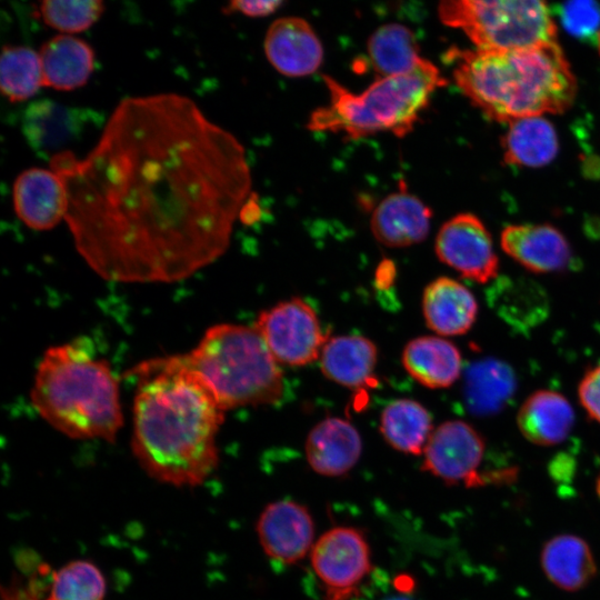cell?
<instances>
[{
    "instance_id": "obj_1",
    "label": "cell",
    "mask_w": 600,
    "mask_h": 600,
    "mask_svg": "<svg viewBox=\"0 0 600 600\" xmlns=\"http://www.w3.org/2000/svg\"><path fill=\"white\" fill-rule=\"evenodd\" d=\"M86 263L119 283H172L213 263L252 197L243 144L191 98L121 99L83 157L50 160Z\"/></svg>"
},
{
    "instance_id": "obj_2",
    "label": "cell",
    "mask_w": 600,
    "mask_h": 600,
    "mask_svg": "<svg viewBox=\"0 0 600 600\" xmlns=\"http://www.w3.org/2000/svg\"><path fill=\"white\" fill-rule=\"evenodd\" d=\"M133 456L152 479L197 487L217 468V434L226 411L208 383L180 354L136 366Z\"/></svg>"
},
{
    "instance_id": "obj_3",
    "label": "cell",
    "mask_w": 600,
    "mask_h": 600,
    "mask_svg": "<svg viewBox=\"0 0 600 600\" xmlns=\"http://www.w3.org/2000/svg\"><path fill=\"white\" fill-rule=\"evenodd\" d=\"M446 59L460 91L496 121L561 113L576 98V78L556 41L512 50L451 48Z\"/></svg>"
},
{
    "instance_id": "obj_4",
    "label": "cell",
    "mask_w": 600,
    "mask_h": 600,
    "mask_svg": "<svg viewBox=\"0 0 600 600\" xmlns=\"http://www.w3.org/2000/svg\"><path fill=\"white\" fill-rule=\"evenodd\" d=\"M30 400L44 421L71 439L114 442L123 424L117 376L80 339L44 351Z\"/></svg>"
},
{
    "instance_id": "obj_5",
    "label": "cell",
    "mask_w": 600,
    "mask_h": 600,
    "mask_svg": "<svg viewBox=\"0 0 600 600\" xmlns=\"http://www.w3.org/2000/svg\"><path fill=\"white\" fill-rule=\"evenodd\" d=\"M323 82L328 101L311 112L307 128L352 140L382 132L398 138L409 134L432 94L447 84L439 68L426 58L411 71L378 78L361 92H352L328 74Z\"/></svg>"
},
{
    "instance_id": "obj_6",
    "label": "cell",
    "mask_w": 600,
    "mask_h": 600,
    "mask_svg": "<svg viewBox=\"0 0 600 600\" xmlns=\"http://www.w3.org/2000/svg\"><path fill=\"white\" fill-rule=\"evenodd\" d=\"M180 358L208 383L224 411L282 398L281 366L253 326L214 324Z\"/></svg>"
},
{
    "instance_id": "obj_7",
    "label": "cell",
    "mask_w": 600,
    "mask_h": 600,
    "mask_svg": "<svg viewBox=\"0 0 600 600\" xmlns=\"http://www.w3.org/2000/svg\"><path fill=\"white\" fill-rule=\"evenodd\" d=\"M438 16L480 50L523 49L556 41L550 8L536 0H446Z\"/></svg>"
},
{
    "instance_id": "obj_8",
    "label": "cell",
    "mask_w": 600,
    "mask_h": 600,
    "mask_svg": "<svg viewBox=\"0 0 600 600\" xmlns=\"http://www.w3.org/2000/svg\"><path fill=\"white\" fill-rule=\"evenodd\" d=\"M253 327L280 366L302 367L318 360L329 338L314 309L298 297L261 311Z\"/></svg>"
},
{
    "instance_id": "obj_9",
    "label": "cell",
    "mask_w": 600,
    "mask_h": 600,
    "mask_svg": "<svg viewBox=\"0 0 600 600\" xmlns=\"http://www.w3.org/2000/svg\"><path fill=\"white\" fill-rule=\"evenodd\" d=\"M310 560L327 600H349L371 570L368 541L353 527L326 531L314 542Z\"/></svg>"
},
{
    "instance_id": "obj_10",
    "label": "cell",
    "mask_w": 600,
    "mask_h": 600,
    "mask_svg": "<svg viewBox=\"0 0 600 600\" xmlns=\"http://www.w3.org/2000/svg\"><path fill=\"white\" fill-rule=\"evenodd\" d=\"M482 436L468 422L448 420L433 429L422 452V469L449 484H483L479 468L484 456Z\"/></svg>"
},
{
    "instance_id": "obj_11",
    "label": "cell",
    "mask_w": 600,
    "mask_h": 600,
    "mask_svg": "<svg viewBox=\"0 0 600 600\" xmlns=\"http://www.w3.org/2000/svg\"><path fill=\"white\" fill-rule=\"evenodd\" d=\"M434 250L439 260L464 278L488 283L498 276L492 238L472 213H459L446 221L438 231Z\"/></svg>"
},
{
    "instance_id": "obj_12",
    "label": "cell",
    "mask_w": 600,
    "mask_h": 600,
    "mask_svg": "<svg viewBox=\"0 0 600 600\" xmlns=\"http://www.w3.org/2000/svg\"><path fill=\"white\" fill-rule=\"evenodd\" d=\"M256 529L264 553L286 564L302 560L316 542L312 516L293 500L269 503L260 513Z\"/></svg>"
},
{
    "instance_id": "obj_13",
    "label": "cell",
    "mask_w": 600,
    "mask_h": 600,
    "mask_svg": "<svg viewBox=\"0 0 600 600\" xmlns=\"http://www.w3.org/2000/svg\"><path fill=\"white\" fill-rule=\"evenodd\" d=\"M263 49L270 64L281 74L298 78L312 74L323 62L322 43L300 17H282L268 28Z\"/></svg>"
},
{
    "instance_id": "obj_14",
    "label": "cell",
    "mask_w": 600,
    "mask_h": 600,
    "mask_svg": "<svg viewBox=\"0 0 600 600\" xmlns=\"http://www.w3.org/2000/svg\"><path fill=\"white\" fill-rule=\"evenodd\" d=\"M12 203L16 216L32 230L46 231L64 220L67 193L60 177L52 170L32 167L13 181Z\"/></svg>"
},
{
    "instance_id": "obj_15",
    "label": "cell",
    "mask_w": 600,
    "mask_h": 600,
    "mask_svg": "<svg viewBox=\"0 0 600 600\" xmlns=\"http://www.w3.org/2000/svg\"><path fill=\"white\" fill-rule=\"evenodd\" d=\"M502 250L526 269L537 273L567 269L572 250L566 237L550 224H512L501 232Z\"/></svg>"
},
{
    "instance_id": "obj_16",
    "label": "cell",
    "mask_w": 600,
    "mask_h": 600,
    "mask_svg": "<svg viewBox=\"0 0 600 600\" xmlns=\"http://www.w3.org/2000/svg\"><path fill=\"white\" fill-rule=\"evenodd\" d=\"M432 212L406 190L387 196L374 208L370 228L374 239L389 248H404L423 241L429 234Z\"/></svg>"
},
{
    "instance_id": "obj_17",
    "label": "cell",
    "mask_w": 600,
    "mask_h": 600,
    "mask_svg": "<svg viewBox=\"0 0 600 600\" xmlns=\"http://www.w3.org/2000/svg\"><path fill=\"white\" fill-rule=\"evenodd\" d=\"M304 452L308 464L314 472L324 477H340L358 462L362 441L350 421L328 417L310 430Z\"/></svg>"
},
{
    "instance_id": "obj_18",
    "label": "cell",
    "mask_w": 600,
    "mask_h": 600,
    "mask_svg": "<svg viewBox=\"0 0 600 600\" xmlns=\"http://www.w3.org/2000/svg\"><path fill=\"white\" fill-rule=\"evenodd\" d=\"M422 313L428 328L438 336H460L473 326L478 302L464 284L440 277L428 283L423 290Z\"/></svg>"
},
{
    "instance_id": "obj_19",
    "label": "cell",
    "mask_w": 600,
    "mask_h": 600,
    "mask_svg": "<svg viewBox=\"0 0 600 600\" xmlns=\"http://www.w3.org/2000/svg\"><path fill=\"white\" fill-rule=\"evenodd\" d=\"M318 360L324 377L346 388L360 389L376 382L378 350L366 337H329Z\"/></svg>"
},
{
    "instance_id": "obj_20",
    "label": "cell",
    "mask_w": 600,
    "mask_h": 600,
    "mask_svg": "<svg viewBox=\"0 0 600 600\" xmlns=\"http://www.w3.org/2000/svg\"><path fill=\"white\" fill-rule=\"evenodd\" d=\"M43 87L71 91L84 86L94 69V51L81 38L59 33L38 51Z\"/></svg>"
},
{
    "instance_id": "obj_21",
    "label": "cell",
    "mask_w": 600,
    "mask_h": 600,
    "mask_svg": "<svg viewBox=\"0 0 600 600\" xmlns=\"http://www.w3.org/2000/svg\"><path fill=\"white\" fill-rule=\"evenodd\" d=\"M517 424L533 444L551 447L563 442L574 424V411L568 399L552 390H538L521 404Z\"/></svg>"
},
{
    "instance_id": "obj_22",
    "label": "cell",
    "mask_w": 600,
    "mask_h": 600,
    "mask_svg": "<svg viewBox=\"0 0 600 600\" xmlns=\"http://www.w3.org/2000/svg\"><path fill=\"white\" fill-rule=\"evenodd\" d=\"M401 361L407 372L430 389L453 384L461 374L459 349L441 336H422L410 340L403 348Z\"/></svg>"
},
{
    "instance_id": "obj_23",
    "label": "cell",
    "mask_w": 600,
    "mask_h": 600,
    "mask_svg": "<svg viewBox=\"0 0 600 600\" xmlns=\"http://www.w3.org/2000/svg\"><path fill=\"white\" fill-rule=\"evenodd\" d=\"M540 561L550 582L569 592L587 587L597 573L589 544L571 533L558 534L548 540L542 548Z\"/></svg>"
},
{
    "instance_id": "obj_24",
    "label": "cell",
    "mask_w": 600,
    "mask_h": 600,
    "mask_svg": "<svg viewBox=\"0 0 600 600\" xmlns=\"http://www.w3.org/2000/svg\"><path fill=\"white\" fill-rule=\"evenodd\" d=\"M516 388L517 380L512 368L501 360L486 358L467 369L463 396L472 414L490 417L504 409Z\"/></svg>"
},
{
    "instance_id": "obj_25",
    "label": "cell",
    "mask_w": 600,
    "mask_h": 600,
    "mask_svg": "<svg viewBox=\"0 0 600 600\" xmlns=\"http://www.w3.org/2000/svg\"><path fill=\"white\" fill-rule=\"evenodd\" d=\"M504 160L509 164L539 168L551 162L559 150L552 123L541 116L509 122L502 139Z\"/></svg>"
},
{
    "instance_id": "obj_26",
    "label": "cell",
    "mask_w": 600,
    "mask_h": 600,
    "mask_svg": "<svg viewBox=\"0 0 600 600\" xmlns=\"http://www.w3.org/2000/svg\"><path fill=\"white\" fill-rule=\"evenodd\" d=\"M380 432L386 442L407 454H422L433 431L429 411L412 399L388 403L380 416Z\"/></svg>"
},
{
    "instance_id": "obj_27",
    "label": "cell",
    "mask_w": 600,
    "mask_h": 600,
    "mask_svg": "<svg viewBox=\"0 0 600 600\" xmlns=\"http://www.w3.org/2000/svg\"><path fill=\"white\" fill-rule=\"evenodd\" d=\"M367 50L378 78L407 73L423 59L412 30L394 22L377 28L368 39Z\"/></svg>"
},
{
    "instance_id": "obj_28",
    "label": "cell",
    "mask_w": 600,
    "mask_h": 600,
    "mask_svg": "<svg viewBox=\"0 0 600 600\" xmlns=\"http://www.w3.org/2000/svg\"><path fill=\"white\" fill-rule=\"evenodd\" d=\"M43 87L38 51L26 46L4 44L0 58V90L10 102L34 97Z\"/></svg>"
},
{
    "instance_id": "obj_29",
    "label": "cell",
    "mask_w": 600,
    "mask_h": 600,
    "mask_svg": "<svg viewBox=\"0 0 600 600\" xmlns=\"http://www.w3.org/2000/svg\"><path fill=\"white\" fill-rule=\"evenodd\" d=\"M107 582L91 561L73 560L53 572L47 600H103Z\"/></svg>"
},
{
    "instance_id": "obj_30",
    "label": "cell",
    "mask_w": 600,
    "mask_h": 600,
    "mask_svg": "<svg viewBox=\"0 0 600 600\" xmlns=\"http://www.w3.org/2000/svg\"><path fill=\"white\" fill-rule=\"evenodd\" d=\"M103 11L104 4L101 0H44L38 8V14L44 24L62 34L88 30Z\"/></svg>"
},
{
    "instance_id": "obj_31",
    "label": "cell",
    "mask_w": 600,
    "mask_h": 600,
    "mask_svg": "<svg viewBox=\"0 0 600 600\" xmlns=\"http://www.w3.org/2000/svg\"><path fill=\"white\" fill-rule=\"evenodd\" d=\"M562 28L580 42L597 46L600 34V2L574 0L552 6Z\"/></svg>"
},
{
    "instance_id": "obj_32",
    "label": "cell",
    "mask_w": 600,
    "mask_h": 600,
    "mask_svg": "<svg viewBox=\"0 0 600 600\" xmlns=\"http://www.w3.org/2000/svg\"><path fill=\"white\" fill-rule=\"evenodd\" d=\"M578 396L588 416L600 423V364L586 372L579 383Z\"/></svg>"
},
{
    "instance_id": "obj_33",
    "label": "cell",
    "mask_w": 600,
    "mask_h": 600,
    "mask_svg": "<svg viewBox=\"0 0 600 600\" xmlns=\"http://www.w3.org/2000/svg\"><path fill=\"white\" fill-rule=\"evenodd\" d=\"M282 1L270 0V1H242L236 0L229 2L226 7L222 8L224 13H234L240 12L249 18H263L276 12L281 6Z\"/></svg>"
},
{
    "instance_id": "obj_34",
    "label": "cell",
    "mask_w": 600,
    "mask_h": 600,
    "mask_svg": "<svg viewBox=\"0 0 600 600\" xmlns=\"http://www.w3.org/2000/svg\"><path fill=\"white\" fill-rule=\"evenodd\" d=\"M381 600H410V599L404 596L397 594V596L387 597Z\"/></svg>"
},
{
    "instance_id": "obj_35",
    "label": "cell",
    "mask_w": 600,
    "mask_h": 600,
    "mask_svg": "<svg viewBox=\"0 0 600 600\" xmlns=\"http://www.w3.org/2000/svg\"><path fill=\"white\" fill-rule=\"evenodd\" d=\"M597 48L599 50V53H600V34H599V38H598V43H597Z\"/></svg>"
}]
</instances>
